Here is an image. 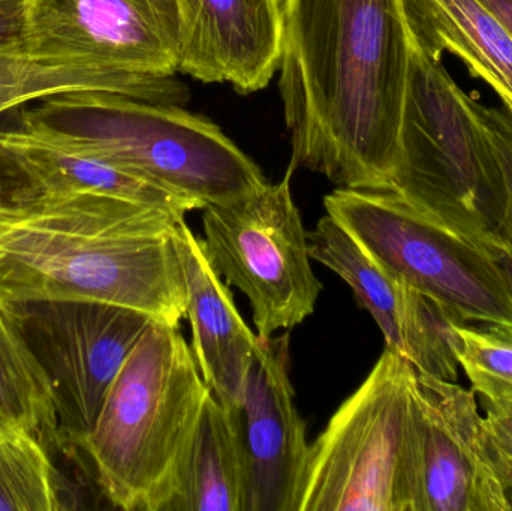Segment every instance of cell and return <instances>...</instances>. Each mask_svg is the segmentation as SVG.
<instances>
[{
    "mask_svg": "<svg viewBox=\"0 0 512 511\" xmlns=\"http://www.w3.org/2000/svg\"><path fill=\"white\" fill-rule=\"evenodd\" d=\"M411 50L402 0H283L291 161L339 188L391 191Z\"/></svg>",
    "mask_w": 512,
    "mask_h": 511,
    "instance_id": "1",
    "label": "cell"
},
{
    "mask_svg": "<svg viewBox=\"0 0 512 511\" xmlns=\"http://www.w3.org/2000/svg\"><path fill=\"white\" fill-rule=\"evenodd\" d=\"M183 219L107 195L18 192L0 206V303L90 300L179 326Z\"/></svg>",
    "mask_w": 512,
    "mask_h": 511,
    "instance_id": "2",
    "label": "cell"
},
{
    "mask_svg": "<svg viewBox=\"0 0 512 511\" xmlns=\"http://www.w3.org/2000/svg\"><path fill=\"white\" fill-rule=\"evenodd\" d=\"M210 393L179 326L153 321L81 444L113 506L167 509Z\"/></svg>",
    "mask_w": 512,
    "mask_h": 511,
    "instance_id": "3",
    "label": "cell"
},
{
    "mask_svg": "<svg viewBox=\"0 0 512 511\" xmlns=\"http://www.w3.org/2000/svg\"><path fill=\"white\" fill-rule=\"evenodd\" d=\"M391 191L483 249L512 242L504 176L472 98L414 41Z\"/></svg>",
    "mask_w": 512,
    "mask_h": 511,
    "instance_id": "4",
    "label": "cell"
},
{
    "mask_svg": "<svg viewBox=\"0 0 512 511\" xmlns=\"http://www.w3.org/2000/svg\"><path fill=\"white\" fill-rule=\"evenodd\" d=\"M415 368L385 347L310 444L295 511H423Z\"/></svg>",
    "mask_w": 512,
    "mask_h": 511,
    "instance_id": "5",
    "label": "cell"
},
{
    "mask_svg": "<svg viewBox=\"0 0 512 511\" xmlns=\"http://www.w3.org/2000/svg\"><path fill=\"white\" fill-rule=\"evenodd\" d=\"M39 113L68 114L65 125L54 123L66 143L203 209L252 194L268 183L218 125L180 105L86 92L47 99Z\"/></svg>",
    "mask_w": 512,
    "mask_h": 511,
    "instance_id": "6",
    "label": "cell"
},
{
    "mask_svg": "<svg viewBox=\"0 0 512 511\" xmlns=\"http://www.w3.org/2000/svg\"><path fill=\"white\" fill-rule=\"evenodd\" d=\"M325 210L394 281L478 323L512 326V297L496 261L393 191L337 188Z\"/></svg>",
    "mask_w": 512,
    "mask_h": 511,
    "instance_id": "7",
    "label": "cell"
},
{
    "mask_svg": "<svg viewBox=\"0 0 512 511\" xmlns=\"http://www.w3.org/2000/svg\"><path fill=\"white\" fill-rule=\"evenodd\" d=\"M295 168L291 161L282 182L203 209L207 257L228 285L248 297L259 338L304 323L322 290L292 198Z\"/></svg>",
    "mask_w": 512,
    "mask_h": 511,
    "instance_id": "8",
    "label": "cell"
},
{
    "mask_svg": "<svg viewBox=\"0 0 512 511\" xmlns=\"http://www.w3.org/2000/svg\"><path fill=\"white\" fill-rule=\"evenodd\" d=\"M50 384L57 428L81 446L152 318L90 300L3 303Z\"/></svg>",
    "mask_w": 512,
    "mask_h": 511,
    "instance_id": "9",
    "label": "cell"
},
{
    "mask_svg": "<svg viewBox=\"0 0 512 511\" xmlns=\"http://www.w3.org/2000/svg\"><path fill=\"white\" fill-rule=\"evenodd\" d=\"M15 38L41 56L173 77L182 18L177 0H27Z\"/></svg>",
    "mask_w": 512,
    "mask_h": 511,
    "instance_id": "10",
    "label": "cell"
},
{
    "mask_svg": "<svg viewBox=\"0 0 512 511\" xmlns=\"http://www.w3.org/2000/svg\"><path fill=\"white\" fill-rule=\"evenodd\" d=\"M289 333L259 338L233 408L243 511H295L309 444L289 380Z\"/></svg>",
    "mask_w": 512,
    "mask_h": 511,
    "instance_id": "11",
    "label": "cell"
},
{
    "mask_svg": "<svg viewBox=\"0 0 512 511\" xmlns=\"http://www.w3.org/2000/svg\"><path fill=\"white\" fill-rule=\"evenodd\" d=\"M423 511H512L487 450L474 390L415 369Z\"/></svg>",
    "mask_w": 512,
    "mask_h": 511,
    "instance_id": "12",
    "label": "cell"
},
{
    "mask_svg": "<svg viewBox=\"0 0 512 511\" xmlns=\"http://www.w3.org/2000/svg\"><path fill=\"white\" fill-rule=\"evenodd\" d=\"M179 71L203 83H230L242 95L279 71L283 0H177Z\"/></svg>",
    "mask_w": 512,
    "mask_h": 511,
    "instance_id": "13",
    "label": "cell"
},
{
    "mask_svg": "<svg viewBox=\"0 0 512 511\" xmlns=\"http://www.w3.org/2000/svg\"><path fill=\"white\" fill-rule=\"evenodd\" d=\"M0 161L23 177L21 194L107 195L180 216L203 209L140 174L75 149L39 113H23L17 128L0 131Z\"/></svg>",
    "mask_w": 512,
    "mask_h": 511,
    "instance_id": "14",
    "label": "cell"
},
{
    "mask_svg": "<svg viewBox=\"0 0 512 511\" xmlns=\"http://www.w3.org/2000/svg\"><path fill=\"white\" fill-rule=\"evenodd\" d=\"M174 240L185 276L192 353L213 395L225 408H233L242 393L258 335L243 320L227 282L207 257L203 239L195 236L185 219Z\"/></svg>",
    "mask_w": 512,
    "mask_h": 511,
    "instance_id": "15",
    "label": "cell"
},
{
    "mask_svg": "<svg viewBox=\"0 0 512 511\" xmlns=\"http://www.w3.org/2000/svg\"><path fill=\"white\" fill-rule=\"evenodd\" d=\"M104 92L153 104L183 105L189 90L173 77L131 74L80 60L41 56L17 38L0 42V114L26 102L74 93Z\"/></svg>",
    "mask_w": 512,
    "mask_h": 511,
    "instance_id": "16",
    "label": "cell"
},
{
    "mask_svg": "<svg viewBox=\"0 0 512 511\" xmlns=\"http://www.w3.org/2000/svg\"><path fill=\"white\" fill-rule=\"evenodd\" d=\"M412 41L427 56L453 54L512 108V35L483 0H402Z\"/></svg>",
    "mask_w": 512,
    "mask_h": 511,
    "instance_id": "17",
    "label": "cell"
},
{
    "mask_svg": "<svg viewBox=\"0 0 512 511\" xmlns=\"http://www.w3.org/2000/svg\"><path fill=\"white\" fill-rule=\"evenodd\" d=\"M165 511H243V473L233 422L213 392L207 396Z\"/></svg>",
    "mask_w": 512,
    "mask_h": 511,
    "instance_id": "18",
    "label": "cell"
},
{
    "mask_svg": "<svg viewBox=\"0 0 512 511\" xmlns=\"http://www.w3.org/2000/svg\"><path fill=\"white\" fill-rule=\"evenodd\" d=\"M307 243L310 258L349 285L360 308L366 309L381 329L385 347L402 356V284L388 276L328 213L307 233Z\"/></svg>",
    "mask_w": 512,
    "mask_h": 511,
    "instance_id": "19",
    "label": "cell"
},
{
    "mask_svg": "<svg viewBox=\"0 0 512 511\" xmlns=\"http://www.w3.org/2000/svg\"><path fill=\"white\" fill-rule=\"evenodd\" d=\"M50 384L8 309L0 303V435L56 429Z\"/></svg>",
    "mask_w": 512,
    "mask_h": 511,
    "instance_id": "20",
    "label": "cell"
},
{
    "mask_svg": "<svg viewBox=\"0 0 512 511\" xmlns=\"http://www.w3.org/2000/svg\"><path fill=\"white\" fill-rule=\"evenodd\" d=\"M60 509L53 465L35 435H0V511Z\"/></svg>",
    "mask_w": 512,
    "mask_h": 511,
    "instance_id": "21",
    "label": "cell"
},
{
    "mask_svg": "<svg viewBox=\"0 0 512 511\" xmlns=\"http://www.w3.org/2000/svg\"><path fill=\"white\" fill-rule=\"evenodd\" d=\"M451 348L481 402H512V326L456 323L451 329Z\"/></svg>",
    "mask_w": 512,
    "mask_h": 511,
    "instance_id": "22",
    "label": "cell"
},
{
    "mask_svg": "<svg viewBox=\"0 0 512 511\" xmlns=\"http://www.w3.org/2000/svg\"><path fill=\"white\" fill-rule=\"evenodd\" d=\"M484 434L490 461L501 479L502 485L512 495V402L490 404L483 402Z\"/></svg>",
    "mask_w": 512,
    "mask_h": 511,
    "instance_id": "23",
    "label": "cell"
},
{
    "mask_svg": "<svg viewBox=\"0 0 512 511\" xmlns=\"http://www.w3.org/2000/svg\"><path fill=\"white\" fill-rule=\"evenodd\" d=\"M475 113L486 131L496 161L504 176L510 206V228L512 237V108L487 107L472 98Z\"/></svg>",
    "mask_w": 512,
    "mask_h": 511,
    "instance_id": "24",
    "label": "cell"
},
{
    "mask_svg": "<svg viewBox=\"0 0 512 511\" xmlns=\"http://www.w3.org/2000/svg\"><path fill=\"white\" fill-rule=\"evenodd\" d=\"M490 257L496 261L502 276L507 282L508 291L512 297V242L511 240H501V242L493 243L486 249Z\"/></svg>",
    "mask_w": 512,
    "mask_h": 511,
    "instance_id": "25",
    "label": "cell"
},
{
    "mask_svg": "<svg viewBox=\"0 0 512 511\" xmlns=\"http://www.w3.org/2000/svg\"><path fill=\"white\" fill-rule=\"evenodd\" d=\"M512 35V0H483Z\"/></svg>",
    "mask_w": 512,
    "mask_h": 511,
    "instance_id": "26",
    "label": "cell"
},
{
    "mask_svg": "<svg viewBox=\"0 0 512 511\" xmlns=\"http://www.w3.org/2000/svg\"><path fill=\"white\" fill-rule=\"evenodd\" d=\"M26 2L27 0H0V18H14L18 23Z\"/></svg>",
    "mask_w": 512,
    "mask_h": 511,
    "instance_id": "27",
    "label": "cell"
},
{
    "mask_svg": "<svg viewBox=\"0 0 512 511\" xmlns=\"http://www.w3.org/2000/svg\"><path fill=\"white\" fill-rule=\"evenodd\" d=\"M3 203H5V200H2V198H0V206H2Z\"/></svg>",
    "mask_w": 512,
    "mask_h": 511,
    "instance_id": "28",
    "label": "cell"
}]
</instances>
